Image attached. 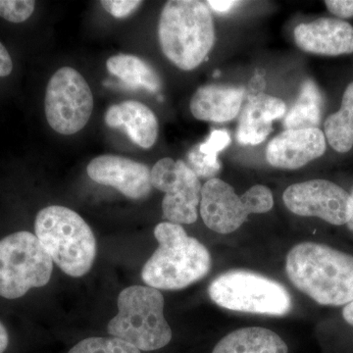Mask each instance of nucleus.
Wrapping results in <instances>:
<instances>
[{
  "instance_id": "f257e3e1",
  "label": "nucleus",
  "mask_w": 353,
  "mask_h": 353,
  "mask_svg": "<svg viewBox=\"0 0 353 353\" xmlns=\"http://www.w3.org/2000/svg\"><path fill=\"white\" fill-rule=\"evenodd\" d=\"M290 282L316 303L341 306L353 301V256L322 243H299L290 250Z\"/></svg>"
},
{
  "instance_id": "f03ea898",
  "label": "nucleus",
  "mask_w": 353,
  "mask_h": 353,
  "mask_svg": "<svg viewBox=\"0 0 353 353\" xmlns=\"http://www.w3.org/2000/svg\"><path fill=\"white\" fill-rule=\"evenodd\" d=\"M154 236L158 248L141 271L148 287L182 290L208 275L210 253L201 241L188 236L181 225L160 223L155 227Z\"/></svg>"
},
{
  "instance_id": "7ed1b4c3",
  "label": "nucleus",
  "mask_w": 353,
  "mask_h": 353,
  "mask_svg": "<svg viewBox=\"0 0 353 353\" xmlns=\"http://www.w3.org/2000/svg\"><path fill=\"white\" fill-rule=\"evenodd\" d=\"M165 57L183 71L202 63L215 43L214 23L208 6L197 0L166 2L158 24Z\"/></svg>"
},
{
  "instance_id": "20e7f679",
  "label": "nucleus",
  "mask_w": 353,
  "mask_h": 353,
  "mask_svg": "<svg viewBox=\"0 0 353 353\" xmlns=\"http://www.w3.org/2000/svg\"><path fill=\"white\" fill-rule=\"evenodd\" d=\"M34 232L52 261L67 275L82 277L92 268L97 241L90 227L75 211L58 205L41 209Z\"/></svg>"
},
{
  "instance_id": "39448f33",
  "label": "nucleus",
  "mask_w": 353,
  "mask_h": 353,
  "mask_svg": "<svg viewBox=\"0 0 353 353\" xmlns=\"http://www.w3.org/2000/svg\"><path fill=\"white\" fill-rule=\"evenodd\" d=\"M164 297L152 287L132 285L118 296V313L109 322L108 333L143 352L166 347L172 330L165 319Z\"/></svg>"
},
{
  "instance_id": "423d86ee",
  "label": "nucleus",
  "mask_w": 353,
  "mask_h": 353,
  "mask_svg": "<svg viewBox=\"0 0 353 353\" xmlns=\"http://www.w3.org/2000/svg\"><path fill=\"white\" fill-rule=\"evenodd\" d=\"M208 294L220 307L236 312L284 316L292 307V296L284 285L250 271L221 274L209 285Z\"/></svg>"
},
{
  "instance_id": "0eeeda50",
  "label": "nucleus",
  "mask_w": 353,
  "mask_h": 353,
  "mask_svg": "<svg viewBox=\"0 0 353 353\" xmlns=\"http://www.w3.org/2000/svg\"><path fill=\"white\" fill-rule=\"evenodd\" d=\"M53 261L36 234L17 232L0 241V296L22 297L50 282Z\"/></svg>"
},
{
  "instance_id": "6e6552de",
  "label": "nucleus",
  "mask_w": 353,
  "mask_h": 353,
  "mask_svg": "<svg viewBox=\"0 0 353 353\" xmlns=\"http://www.w3.org/2000/svg\"><path fill=\"white\" fill-rule=\"evenodd\" d=\"M201 215L209 229L231 234L245 222L250 214L269 212L274 205L273 194L263 185H255L238 196L231 185L218 178L202 185Z\"/></svg>"
},
{
  "instance_id": "1a4fd4ad",
  "label": "nucleus",
  "mask_w": 353,
  "mask_h": 353,
  "mask_svg": "<svg viewBox=\"0 0 353 353\" xmlns=\"http://www.w3.org/2000/svg\"><path fill=\"white\" fill-rule=\"evenodd\" d=\"M46 119L58 134L70 136L88 124L94 97L85 78L71 67H62L51 77L44 99Z\"/></svg>"
},
{
  "instance_id": "9d476101",
  "label": "nucleus",
  "mask_w": 353,
  "mask_h": 353,
  "mask_svg": "<svg viewBox=\"0 0 353 353\" xmlns=\"http://www.w3.org/2000/svg\"><path fill=\"white\" fill-rule=\"evenodd\" d=\"M152 183L165 192L162 201L165 219L176 225L196 222L202 185L189 165L183 160L160 159L152 167Z\"/></svg>"
},
{
  "instance_id": "9b49d317",
  "label": "nucleus",
  "mask_w": 353,
  "mask_h": 353,
  "mask_svg": "<svg viewBox=\"0 0 353 353\" xmlns=\"http://www.w3.org/2000/svg\"><path fill=\"white\" fill-rule=\"evenodd\" d=\"M285 205L303 217H317L325 222L347 225L350 212V194L331 181L315 179L290 185L283 194Z\"/></svg>"
},
{
  "instance_id": "f8f14e48",
  "label": "nucleus",
  "mask_w": 353,
  "mask_h": 353,
  "mask_svg": "<svg viewBox=\"0 0 353 353\" xmlns=\"http://www.w3.org/2000/svg\"><path fill=\"white\" fill-rule=\"evenodd\" d=\"M87 173L95 183L112 187L129 199H145L152 192V170L129 158L101 155L90 162Z\"/></svg>"
},
{
  "instance_id": "ddd939ff",
  "label": "nucleus",
  "mask_w": 353,
  "mask_h": 353,
  "mask_svg": "<svg viewBox=\"0 0 353 353\" xmlns=\"http://www.w3.org/2000/svg\"><path fill=\"white\" fill-rule=\"evenodd\" d=\"M326 141L318 128L285 130L267 145V161L276 168L296 170L321 157L326 152Z\"/></svg>"
},
{
  "instance_id": "4468645a",
  "label": "nucleus",
  "mask_w": 353,
  "mask_h": 353,
  "mask_svg": "<svg viewBox=\"0 0 353 353\" xmlns=\"http://www.w3.org/2000/svg\"><path fill=\"white\" fill-rule=\"evenodd\" d=\"M294 41L305 52L325 57L353 53V26L338 18H320L294 30Z\"/></svg>"
},
{
  "instance_id": "2eb2a0df",
  "label": "nucleus",
  "mask_w": 353,
  "mask_h": 353,
  "mask_svg": "<svg viewBox=\"0 0 353 353\" xmlns=\"http://www.w3.org/2000/svg\"><path fill=\"white\" fill-rule=\"evenodd\" d=\"M285 102L263 92L248 95L239 123L236 139L241 145H256L273 131L272 123L284 116Z\"/></svg>"
},
{
  "instance_id": "dca6fc26",
  "label": "nucleus",
  "mask_w": 353,
  "mask_h": 353,
  "mask_svg": "<svg viewBox=\"0 0 353 353\" xmlns=\"http://www.w3.org/2000/svg\"><path fill=\"white\" fill-rule=\"evenodd\" d=\"M106 125L113 129H124L137 145L148 150L157 143L158 120L152 109L136 101H126L111 106L106 111Z\"/></svg>"
},
{
  "instance_id": "f3484780",
  "label": "nucleus",
  "mask_w": 353,
  "mask_h": 353,
  "mask_svg": "<svg viewBox=\"0 0 353 353\" xmlns=\"http://www.w3.org/2000/svg\"><path fill=\"white\" fill-rule=\"evenodd\" d=\"M245 90L233 85H208L192 95L190 108L196 119L225 123L240 113Z\"/></svg>"
},
{
  "instance_id": "a211bd4d",
  "label": "nucleus",
  "mask_w": 353,
  "mask_h": 353,
  "mask_svg": "<svg viewBox=\"0 0 353 353\" xmlns=\"http://www.w3.org/2000/svg\"><path fill=\"white\" fill-rule=\"evenodd\" d=\"M284 340L262 327H248L232 332L215 345L212 353H288Z\"/></svg>"
},
{
  "instance_id": "6ab92c4d",
  "label": "nucleus",
  "mask_w": 353,
  "mask_h": 353,
  "mask_svg": "<svg viewBox=\"0 0 353 353\" xmlns=\"http://www.w3.org/2000/svg\"><path fill=\"white\" fill-rule=\"evenodd\" d=\"M109 73L119 78L127 88H143L157 92L161 88V80L155 70L145 60L131 54H118L106 62Z\"/></svg>"
},
{
  "instance_id": "aec40b11",
  "label": "nucleus",
  "mask_w": 353,
  "mask_h": 353,
  "mask_svg": "<svg viewBox=\"0 0 353 353\" xmlns=\"http://www.w3.org/2000/svg\"><path fill=\"white\" fill-rule=\"evenodd\" d=\"M326 141L339 153H347L353 148V82L343 92L341 108L324 123Z\"/></svg>"
},
{
  "instance_id": "412c9836",
  "label": "nucleus",
  "mask_w": 353,
  "mask_h": 353,
  "mask_svg": "<svg viewBox=\"0 0 353 353\" xmlns=\"http://www.w3.org/2000/svg\"><path fill=\"white\" fill-rule=\"evenodd\" d=\"M322 97L314 83H303L297 101L285 116L287 130L314 129L321 120Z\"/></svg>"
},
{
  "instance_id": "4be33fe9",
  "label": "nucleus",
  "mask_w": 353,
  "mask_h": 353,
  "mask_svg": "<svg viewBox=\"0 0 353 353\" xmlns=\"http://www.w3.org/2000/svg\"><path fill=\"white\" fill-rule=\"evenodd\" d=\"M231 141L227 131L217 130L211 132L210 137L203 143L196 146L188 155L189 167L197 176L213 178L220 170L218 153L224 150Z\"/></svg>"
},
{
  "instance_id": "5701e85b",
  "label": "nucleus",
  "mask_w": 353,
  "mask_h": 353,
  "mask_svg": "<svg viewBox=\"0 0 353 353\" xmlns=\"http://www.w3.org/2000/svg\"><path fill=\"white\" fill-rule=\"evenodd\" d=\"M68 353H141V350L115 338H88L77 343Z\"/></svg>"
},
{
  "instance_id": "b1692460",
  "label": "nucleus",
  "mask_w": 353,
  "mask_h": 353,
  "mask_svg": "<svg viewBox=\"0 0 353 353\" xmlns=\"http://www.w3.org/2000/svg\"><path fill=\"white\" fill-rule=\"evenodd\" d=\"M36 2L32 0H0V17L9 22L22 23L34 13Z\"/></svg>"
},
{
  "instance_id": "393cba45",
  "label": "nucleus",
  "mask_w": 353,
  "mask_h": 353,
  "mask_svg": "<svg viewBox=\"0 0 353 353\" xmlns=\"http://www.w3.org/2000/svg\"><path fill=\"white\" fill-rule=\"evenodd\" d=\"M102 7L115 18H126L143 4L139 0H103Z\"/></svg>"
},
{
  "instance_id": "a878e982",
  "label": "nucleus",
  "mask_w": 353,
  "mask_h": 353,
  "mask_svg": "<svg viewBox=\"0 0 353 353\" xmlns=\"http://www.w3.org/2000/svg\"><path fill=\"white\" fill-rule=\"evenodd\" d=\"M330 13L338 19H348L353 17V0H326L324 2Z\"/></svg>"
},
{
  "instance_id": "bb28decb",
  "label": "nucleus",
  "mask_w": 353,
  "mask_h": 353,
  "mask_svg": "<svg viewBox=\"0 0 353 353\" xmlns=\"http://www.w3.org/2000/svg\"><path fill=\"white\" fill-rule=\"evenodd\" d=\"M13 70V62L10 54L4 48L3 44L0 43V77L10 75Z\"/></svg>"
},
{
  "instance_id": "cd10ccee",
  "label": "nucleus",
  "mask_w": 353,
  "mask_h": 353,
  "mask_svg": "<svg viewBox=\"0 0 353 353\" xmlns=\"http://www.w3.org/2000/svg\"><path fill=\"white\" fill-rule=\"evenodd\" d=\"M208 3L215 12L227 13L240 2L234 1V0H210Z\"/></svg>"
},
{
  "instance_id": "c85d7f7f",
  "label": "nucleus",
  "mask_w": 353,
  "mask_h": 353,
  "mask_svg": "<svg viewBox=\"0 0 353 353\" xmlns=\"http://www.w3.org/2000/svg\"><path fill=\"white\" fill-rule=\"evenodd\" d=\"M8 333H7V330L4 325L0 322V353L6 352L7 347H8Z\"/></svg>"
},
{
  "instance_id": "c756f323",
  "label": "nucleus",
  "mask_w": 353,
  "mask_h": 353,
  "mask_svg": "<svg viewBox=\"0 0 353 353\" xmlns=\"http://www.w3.org/2000/svg\"><path fill=\"white\" fill-rule=\"evenodd\" d=\"M343 316L345 322L353 326V301L345 305L343 310Z\"/></svg>"
},
{
  "instance_id": "7c9ffc66",
  "label": "nucleus",
  "mask_w": 353,
  "mask_h": 353,
  "mask_svg": "<svg viewBox=\"0 0 353 353\" xmlns=\"http://www.w3.org/2000/svg\"><path fill=\"white\" fill-rule=\"evenodd\" d=\"M350 194V217H348L347 220V227L348 229L352 231V233L353 234V190L352 192V194Z\"/></svg>"
}]
</instances>
